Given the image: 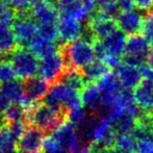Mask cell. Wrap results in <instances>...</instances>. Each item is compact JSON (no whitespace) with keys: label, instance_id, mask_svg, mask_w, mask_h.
Wrapping results in <instances>:
<instances>
[{"label":"cell","instance_id":"25","mask_svg":"<svg viewBox=\"0 0 153 153\" xmlns=\"http://www.w3.org/2000/svg\"><path fill=\"white\" fill-rule=\"evenodd\" d=\"M119 14L120 10L118 7L116 0H99L97 10L93 16H97L105 19H114L115 20Z\"/></svg>","mask_w":153,"mask_h":153},{"label":"cell","instance_id":"19","mask_svg":"<svg viewBox=\"0 0 153 153\" xmlns=\"http://www.w3.org/2000/svg\"><path fill=\"white\" fill-rule=\"evenodd\" d=\"M28 50L36 59H44V57L50 56L54 53L59 52V45L55 42L48 41L36 36L28 44Z\"/></svg>","mask_w":153,"mask_h":153},{"label":"cell","instance_id":"10","mask_svg":"<svg viewBox=\"0 0 153 153\" xmlns=\"http://www.w3.org/2000/svg\"><path fill=\"white\" fill-rule=\"evenodd\" d=\"M24 101L23 106H31L44 99L49 89V83L40 76H32L22 81Z\"/></svg>","mask_w":153,"mask_h":153},{"label":"cell","instance_id":"3","mask_svg":"<svg viewBox=\"0 0 153 153\" xmlns=\"http://www.w3.org/2000/svg\"><path fill=\"white\" fill-rule=\"evenodd\" d=\"M43 101L54 108L67 111L81 104L79 92L68 87L61 80L50 85Z\"/></svg>","mask_w":153,"mask_h":153},{"label":"cell","instance_id":"36","mask_svg":"<svg viewBox=\"0 0 153 153\" xmlns=\"http://www.w3.org/2000/svg\"><path fill=\"white\" fill-rule=\"evenodd\" d=\"M133 3L135 7L145 14L153 8V0H133Z\"/></svg>","mask_w":153,"mask_h":153},{"label":"cell","instance_id":"26","mask_svg":"<svg viewBox=\"0 0 153 153\" xmlns=\"http://www.w3.org/2000/svg\"><path fill=\"white\" fill-rule=\"evenodd\" d=\"M26 111L22 104L18 103H10L7 108L2 114V117L5 123L16 122V121H25Z\"/></svg>","mask_w":153,"mask_h":153},{"label":"cell","instance_id":"24","mask_svg":"<svg viewBox=\"0 0 153 153\" xmlns=\"http://www.w3.org/2000/svg\"><path fill=\"white\" fill-rule=\"evenodd\" d=\"M97 85H98L101 94H115L123 89L117 77V74L111 72V71L99 79Z\"/></svg>","mask_w":153,"mask_h":153},{"label":"cell","instance_id":"40","mask_svg":"<svg viewBox=\"0 0 153 153\" xmlns=\"http://www.w3.org/2000/svg\"><path fill=\"white\" fill-rule=\"evenodd\" d=\"M109 150L111 149H104V148L99 147V146L92 145L90 153H109Z\"/></svg>","mask_w":153,"mask_h":153},{"label":"cell","instance_id":"30","mask_svg":"<svg viewBox=\"0 0 153 153\" xmlns=\"http://www.w3.org/2000/svg\"><path fill=\"white\" fill-rule=\"evenodd\" d=\"M16 12L4 1H0V26H8L14 22Z\"/></svg>","mask_w":153,"mask_h":153},{"label":"cell","instance_id":"7","mask_svg":"<svg viewBox=\"0 0 153 153\" xmlns=\"http://www.w3.org/2000/svg\"><path fill=\"white\" fill-rule=\"evenodd\" d=\"M67 64L61 52H56L50 56L41 59L38 62V74L45 81L52 85L59 81L67 70Z\"/></svg>","mask_w":153,"mask_h":153},{"label":"cell","instance_id":"37","mask_svg":"<svg viewBox=\"0 0 153 153\" xmlns=\"http://www.w3.org/2000/svg\"><path fill=\"white\" fill-rule=\"evenodd\" d=\"M120 12H129L135 8L133 0H116Z\"/></svg>","mask_w":153,"mask_h":153},{"label":"cell","instance_id":"6","mask_svg":"<svg viewBox=\"0 0 153 153\" xmlns=\"http://www.w3.org/2000/svg\"><path fill=\"white\" fill-rule=\"evenodd\" d=\"M12 26L18 47L26 48L32 39L36 36V23L32 20L28 10L16 12V17Z\"/></svg>","mask_w":153,"mask_h":153},{"label":"cell","instance_id":"29","mask_svg":"<svg viewBox=\"0 0 153 153\" xmlns=\"http://www.w3.org/2000/svg\"><path fill=\"white\" fill-rule=\"evenodd\" d=\"M88 115L83 108L82 104H79L67 111V120L72 123L75 127H78L85 121Z\"/></svg>","mask_w":153,"mask_h":153},{"label":"cell","instance_id":"15","mask_svg":"<svg viewBox=\"0 0 153 153\" xmlns=\"http://www.w3.org/2000/svg\"><path fill=\"white\" fill-rule=\"evenodd\" d=\"M101 41L105 49V56L108 55V56L122 59L125 50V42H126V34L124 32L117 28Z\"/></svg>","mask_w":153,"mask_h":153},{"label":"cell","instance_id":"22","mask_svg":"<svg viewBox=\"0 0 153 153\" xmlns=\"http://www.w3.org/2000/svg\"><path fill=\"white\" fill-rule=\"evenodd\" d=\"M109 67L100 59L92 61L79 70V73L87 82H96L109 72Z\"/></svg>","mask_w":153,"mask_h":153},{"label":"cell","instance_id":"18","mask_svg":"<svg viewBox=\"0 0 153 153\" xmlns=\"http://www.w3.org/2000/svg\"><path fill=\"white\" fill-rule=\"evenodd\" d=\"M56 7L59 15L71 17V18L80 21V22L87 23L92 16L89 10L81 3L80 0H74V1L65 4H57Z\"/></svg>","mask_w":153,"mask_h":153},{"label":"cell","instance_id":"13","mask_svg":"<svg viewBox=\"0 0 153 153\" xmlns=\"http://www.w3.org/2000/svg\"><path fill=\"white\" fill-rule=\"evenodd\" d=\"M51 139L56 142L59 146L65 149L67 152L74 147V145L78 141V134H77V128L70 122L62 123L59 128H56L52 132Z\"/></svg>","mask_w":153,"mask_h":153},{"label":"cell","instance_id":"23","mask_svg":"<svg viewBox=\"0 0 153 153\" xmlns=\"http://www.w3.org/2000/svg\"><path fill=\"white\" fill-rule=\"evenodd\" d=\"M0 92L10 100V103H18L23 105L24 93H23V83L21 79L14 78L0 85Z\"/></svg>","mask_w":153,"mask_h":153},{"label":"cell","instance_id":"21","mask_svg":"<svg viewBox=\"0 0 153 153\" xmlns=\"http://www.w3.org/2000/svg\"><path fill=\"white\" fill-rule=\"evenodd\" d=\"M17 48L18 44L12 28L8 26H0V62H8L10 55Z\"/></svg>","mask_w":153,"mask_h":153},{"label":"cell","instance_id":"44","mask_svg":"<svg viewBox=\"0 0 153 153\" xmlns=\"http://www.w3.org/2000/svg\"><path fill=\"white\" fill-rule=\"evenodd\" d=\"M49 1H53V0H49Z\"/></svg>","mask_w":153,"mask_h":153},{"label":"cell","instance_id":"27","mask_svg":"<svg viewBox=\"0 0 153 153\" xmlns=\"http://www.w3.org/2000/svg\"><path fill=\"white\" fill-rule=\"evenodd\" d=\"M113 125L117 133H132L135 126V118L128 114H124L113 122Z\"/></svg>","mask_w":153,"mask_h":153},{"label":"cell","instance_id":"42","mask_svg":"<svg viewBox=\"0 0 153 153\" xmlns=\"http://www.w3.org/2000/svg\"><path fill=\"white\" fill-rule=\"evenodd\" d=\"M0 153H18L16 149H10V150H0Z\"/></svg>","mask_w":153,"mask_h":153},{"label":"cell","instance_id":"11","mask_svg":"<svg viewBox=\"0 0 153 153\" xmlns=\"http://www.w3.org/2000/svg\"><path fill=\"white\" fill-rule=\"evenodd\" d=\"M56 27L59 31V41L61 44L79 39L83 30V26L80 21L62 15H59V17Z\"/></svg>","mask_w":153,"mask_h":153},{"label":"cell","instance_id":"35","mask_svg":"<svg viewBox=\"0 0 153 153\" xmlns=\"http://www.w3.org/2000/svg\"><path fill=\"white\" fill-rule=\"evenodd\" d=\"M135 153H153V141L139 140L135 145Z\"/></svg>","mask_w":153,"mask_h":153},{"label":"cell","instance_id":"33","mask_svg":"<svg viewBox=\"0 0 153 153\" xmlns=\"http://www.w3.org/2000/svg\"><path fill=\"white\" fill-rule=\"evenodd\" d=\"M16 78L15 72L10 62H0V85Z\"/></svg>","mask_w":153,"mask_h":153},{"label":"cell","instance_id":"16","mask_svg":"<svg viewBox=\"0 0 153 153\" xmlns=\"http://www.w3.org/2000/svg\"><path fill=\"white\" fill-rule=\"evenodd\" d=\"M116 74L121 83L122 88L125 90L134 89L140 81L142 80L141 73H140L137 67L130 66L127 64H120L116 68Z\"/></svg>","mask_w":153,"mask_h":153},{"label":"cell","instance_id":"39","mask_svg":"<svg viewBox=\"0 0 153 153\" xmlns=\"http://www.w3.org/2000/svg\"><path fill=\"white\" fill-rule=\"evenodd\" d=\"M10 104V100L0 92V115H2L4 113V111L7 108Z\"/></svg>","mask_w":153,"mask_h":153},{"label":"cell","instance_id":"4","mask_svg":"<svg viewBox=\"0 0 153 153\" xmlns=\"http://www.w3.org/2000/svg\"><path fill=\"white\" fill-rule=\"evenodd\" d=\"M150 45L142 33L130 34L126 38L122 62L130 66L140 67L147 61Z\"/></svg>","mask_w":153,"mask_h":153},{"label":"cell","instance_id":"2","mask_svg":"<svg viewBox=\"0 0 153 153\" xmlns=\"http://www.w3.org/2000/svg\"><path fill=\"white\" fill-rule=\"evenodd\" d=\"M59 51L64 57L67 67L77 71L95 59L92 44L81 39L59 44Z\"/></svg>","mask_w":153,"mask_h":153},{"label":"cell","instance_id":"14","mask_svg":"<svg viewBox=\"0 0 153 153\" xmlns=\"http://www.w3.org/2000/svg\"><path fill=\"white\" fill-rule=\"evenodd\" d=\"M132 95L135 104L142 111H153V81L142 79Z\"/></svg>","mask_w":153,"mask_h":153},{"label":"cell","instance_id":"8","mask_svg":"<svg viewBox=\"0 0 153 153\" xmlns=\"http://www.w3.org/2000/svg\"><path fill=\"white\" fill-rule=\"evenodd\" d=\"M46 133L33 126L26 127L16 143V151L18 153H42Z\"/></svg>","mask_w":153,"mask_h":153},{"label":"cell","instance_id":"12","mask_svg":"<svg viewBox=\"0 0 153 153\" xmlns=\"http://www.w3.org/2000/svg\"><path fill=\"white\" fill-rule=\"evenodd\" d=\"M145 13L141 10H129V12H123L117 16L115 19L117 28L124 32L126 36L130 34L140 33L142 30V25Z\"/></svg>","mask_w":153,"mask_h":153},{"label":"cell","instance_id":"45","mask_svg":"<svg viewBox=\"0 0 153 153\" xmlns=\"http://www.w3.org/2000/svg\"><path fill=\"white\" fill-rule=\"evenodd\" d=\"M0 1H1V0H0Z\"/></svg>","mask_w":153,"mask_h":153},{"label":"cell","instance_id":"17","mask_svg":"<svg viewBox=\"0 0 153 153\" xmlns=\"http://www.w3.org/2000/svg\"><path fill=\"white\" fill-rule=\"evenodd\" d=\"M79 95L81 104L91 109L92 113H99L101 106V92L96 82H85Z\"/></svg>","mask_w":153,"mask_h":153},{"label":"cell","instance_id":"41","mask_svg":"<svg viewBox=\"0 0 153 153\" xmlns=\"http://www.w3.org/2000/svg\"><path fill=\"white\" fill-rule=\"evenodd\" d=\"M148 62V66H150L151 68H153V49L151 51L148 52V56H147V61Z\"/></svg>","mask_w":153,"mask_h":153},{"label":"cell","instance_id":"1","mask_svg":"<svg viewBox=\"0 0 153 153\" xmlns=\"http://www.w3.org/2000/svg\"><path fill=\"white\" fill-rule=\"evenodd\" d=\"M25 121L45 133L53 132L67 121V109H57L44 102H39L26 111Z\"/></svg>","mask_w":153,"mask_h":153},{"label":"cell","instance_id":"43","mask_svg":"<svg viewBox=\"0 0 153 153\" xmlns=\"http://www.w3.org/2000/svg\"><path fill=\"white\" fill-rule=\"evenodd\" d=\"M56 2H59V4H65V3H69V2H72L74 0H55Z\"/></svg>","mask_w":153,"mask_h":153},{"label":"cell","instance_id":"32","mask_svg":"<svg viewBox=\"0 0 153 153\" xmlns=\"http://www.w3.org/2000/svg\"><path fill=\"white\" fill-rule=\"evenodd\" d=\"M16 149V141L7 130L6 124L0 126V150Z\"/></svg>","mask_w":153,"mask_h":153},{"label":"cell","instance_id":"31","mask_svg":"<svg viewBox=\"0 0 153 153\" xmlns=\"http://www.w3.org/2000/svg\"><path fill=\"white\" fill-rule=\"evenodd\" d=\"M141 32L148 41L150 46L153 47V8L146 13L144 16Z\"/></svg>","mask_w":153,"mask_h":153},{"label":"cell","instance_id":"20","mask_svg":"<svg viewBox=\"0 0 153 153\" xmlns=\"http://www.w3.org/2000/svg\"><path fill=\"white\" fill-rule=\"evenodd\" d=\"M87 26L93 32L96 39L103 40L105 36L117 29V24L114 19H105L93 16L87 22Z\"/></svg>","mask_w":153,"mask_h":153},{"label":"cell","instance_id":"34","mask_svg":"<svg viewBox=\"0 0 153 153\" xmlns=\"http://www.w3.org/2000/svg\"><path fill=\"white\" fill-rule=\"evenodd\" d=\"M4 1L16 12H20V10H28L32 0H4Z\"/></svg>","mask_w":153,"mask_h":153},{"label":"cell","instance_id":"9","mask_svg":"<svg viewBox=\"0 0 153 153\" xmlns=\"http://www.w3.org/2000/svg\"><path fill=\"white\" fill-rule=\"evenodd\" d=\"M28 10L32 20L36 24L39 23L56 24L59 17L56 5L49 0H32Z\"/></svg>","mask_w":153,"mask_h":153},{"label":"cell","instance_id":"5","mask_svg":"<svg viewBox=\"0 0 153 153\" xmlns=\"http://www.w3.org/2000/svg\"><path fill=\"white\" fill-rule=\"evenodd\" d=\"M8 62L12 65L16 77L22 80L36 76L38 72V59L25 47H18L13 51Z\"/></svg>","mask_w":153,"mask_h":153},{"label":"cell","instance_id":"28","mask_svg":"<svg viewBox=\"0 0 153 153\" xmlns=\"http://www.w3.org/2000/svg\"><path fill=\"white\" fill-rule=\"evenodd\" d=\"M36 36L48 41L59 40V31L56 24H49V23H39L36 24Z\"/></svg>","mask_w":153,"mask_h":153},{"label":"cell","instance_id":"38","mask_svg":"<svg viewBox=\"0 0 153 153\" xmlns=\"http://www.w3.org/2000/svg\"><path fill=\"white\" fill-rule=\"evenodd\" d=\"M139 71H140V73H141L142 78L153 81V68L144 64V65H142V66H140Z\"/></svg>","mask_w":153,"mask_h":153}]
</instances>
